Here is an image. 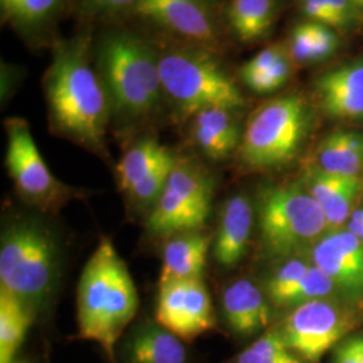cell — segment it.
Segmentation results:
<instances>
[{
    "label": "cell",
    "mask_w": 363,
    "mask_h": 363,
    "mask_svg": "<svg viewBox=\"0 0 363 363\" xmlns=\"http://www.w3.org/2000/svg\"><path fill=\"white\" fill-rule=\"evenodd\" d=\"M286 48L281 45H272L261 52H257L253 58H250L247 62H245L242 67L240 69V77L247 78L255 74L262 73L268 69H271L277 61H280L284 55H286Z\"/></svg>",
    "instance_id": "cell-33"
},
{
    "label": "cell",
    "mask_w": 363,
    "mask_h": 363,
    "mask_svg": "<svg viewBox=\"0 0 363 363\" xmlns=\"http://www.w3.org/2000/svg\"><path fill=\"white\" fill-rule=\"evenodd\" d=\"M193 139L205 155L222 160L230 155L241 142L240 127L233 111L208 108L194 115Z\"/></svg>",
    "instance_id": "cell-18"
},
{
    "label": "cell",
    "mask_w": 363,
    "mask_h": 363,
    "mask_svg": "<svg viewBox=\"0 0 363 363\" xmlns=\"http://www.w3.org/2000/svg\"><path fill=\"white\" fill-rule=\"evenodd\" d=\"M174 163L175 157L169 152L144 177L142 181L130 189V195L140 202H156L169 182Z\"/></svg>",
    "instance_id": "cell-30"
},
{
    "label": "cell",
    "mask_w": 363,
    "mask_h": 363,
    "mask_svg": "<svg viewBox=\"0 0 363 363\" xmlns=\"http://www.w3.org/2000/svg\"><path fill=\"white\" fill-rule=\"evenodd\" d=\"M312 21L301 22L294 27L289 39V55L298 64H312L313 30Z\"/></svg>",
    "instance_id": "cell-32"
},
{
    "label": "cell",
    "mask_w": 363,
    "mask_h": 363,
    "mask_svg": "<svg viewBox=\"0 0 363 363\" xmlns=\"http://www.w3.org/2000/svg\"><path fill=\"white\" fill-rule=\"evenodd\" d=\"M57 267L55 245L37 223L22 222L6 230L0 247V284L27 304L52 291Z\"/></svg>",
    "instance_id": "cell-7"
},
{
    "label": "cell",
    "mask_w": 363,
    "mask_h": 363,
    "mask_svg": "<svg viewBox=\"0 0 363 363\" xmlns=\"http://www.w3.org/2000/svg\"><path fill=\"white\" fill-rule=\"evenodd\" d=\"M300 4L308 21L325 26L345 28L357 19V7L351 0H300Z\"/></svg>",
    "instance_id": "cell-27"
},
{
    "label": "cell",
    "mask_w": 363,
    "mask_h": 363,
    "mask_svg": "<svg viewBox=\"0 0 363 363\" xmlns=\"http://www.w3.org/2000/svg\"><path fill=\"white\" fill-rule=\"evenodd\" d=\"M222 307L228 325L244 337L264 330L271 319V310L261 291L247 279L237 280L225 289Z\"/></svg>",
    "instance_id": "cell-17"
},
{
    "label": "cell",
    "mask_w": 363,
    "mask_h": 363,
    "mask_svg": "<svg viewBox=\"0 0 363 363\" xmlns=\"http://www.w3.org/2000/svg\"><path fill=\"white\" fill-rule=\"evenodd\" d=\"M349 228V232L357 235V237H361L363 234V208H358L355 210L352 214H351V220L347 225Z\"/></svg>",
    "instance_id": "cell-37"
},
{
    "label": "cell",
    "mask_w": 363,
    "mask_h": 363,
    "mask_svg": "<svg viewBox=\"0 0 363 363\" xmlns=\"http://www.w3.org/2000/svg\"><path fill=\"white\" fill-rule=\"evenodd\" d=\"M308 193L325 214L328 232H335L350 217L351 208L362 187L358 177H347L312 169L308 172Z\"/></svg>",
    "instance_id": "cell-15"
},
{
    "label": "cell",
    "mask_w": 363,
    "mask_h": 363,
    "mask_svg": "<svg viewBox=\"0 0 363 363\" xmlns=\"http://www.w3.org/2000/svg\"><path fill=\"white\" fill-rule=\"evenodd\" d=\"M253 225V208L247 196L226 201L214 244V257L222 267L237 265L247 253Z\"/></svg>",
    "instance_id": "cell-16"
},
{
    "label": "cell",
    "mask_w": 363,
    "mask_h": 363,
    "mask_svg": "<svg viewBox=\"0 0 363 363\" xmlns=\"http://www.w3.org/2000/svg\"><path fill=\"white\" fill-rule=\"evenodd\" d=\"M310 264L303 259H291L286 262L268 281V295L276 306H286V298L298 286L306 273L310 269Z\"/></svg>",
    "instance_id": "cell-29"
},
{
    "label": "cell",
    "mask_w": 363,
    "mask_h": 363,
    "mask_svg": "<svg viewBox=\"0 0 363 363\" xmlns=\"http://www.w3.org/2000/svg\"><path fill=\"white\" fill-rule=\"evenodd\" d=\"M319 169L347 177H358L363 169V133L337 130L318 148Z\"/></svg>",
    "instance_id": "cell-21"
},
{
    "label": "cell",
    "mask_w": 363,
    "mask_h": 363,
    "mask_svg": "<svg viewBox=\"0 0 363 363\" xmlns=\"http://www.w3.org/2000/svg\"><path fill=\"white\" fill-rule=\"evenodd\" d=\"M169 154V148L154 139H145L133 145L117 164V178L120 187L130 193L156 164Z\"/></svg>",
    "instance_id": "cell-24"
},
{
    "label": "cell",
    "mask_w": 363,
    "mask_h": 363,
    "mask_svg": "<svg viewBox=\"0 0 363 363\" xmlns=\"http://www.w3.org/2000/svg\"><path fill=\"white\" fill-rule=\"evenodd\" d=\"M292 74V58L289 52L274 65L259 74L244 78V84L250 91L256 93H271L286 85Z\"/></svg>",
    "instance_id": "cell-31"
},
{
    "label": "cell",
    "mask_w": 363,
    "mask_h": 363,
    "mask_svg": "<svg viewBox=\"0 0 363 363\" xmlns=\"http://www.w3.org/2000/svg\"><path fill=\"white\" fill-rule=\"evenodd\" d=\"M335 291L337 286L334 281L316 265H311L298 286L286 298V306H300L313 300H325Z\"/></svg>",
    "instance_id": "cell-28"
},
{
    "label": "cell",
    "mask_w": 363,
    "mask_h": 363,
    "mask_svg": "<svg viewBox=\"0 0 363 363\" xmlns=\"http://www.w3.org/2000/svg\"><path fill=\"white\" fill-rule=\"evenodd\" d=\"M310 125V106L298 94L261 105L247 120L240 144L241 162L253 169L286 166L298 155Z\"/></svg>",
    "instance_id": "cell-5"
},
{
    "label": "cell",
    "mask_w": 363,
    "mask_h": 363,
    "mask_svg": "<svg viewBox=\"0 0 363 363\" xmlns=\"http://www.w3.org/2000/svg\"><path fill=\"white\" fill-rule=\"evenodd\" d=\"M358 238H359V240H361V242H362V244H363V234H362V235H361V237H358Z\"/></svg>",
    "instance_id": "cell-39"
},
{
    "label": "cell",
    "mask_w": 363,
    "mask_h": 363,
    "mask_svg": "<svg viewBox=\"0 0 363 363\" xmlns=\"http://www.w3.org/2000/svg\"><path fill=\"white\" fill-rule=\"evenodd\" d=\"M155 318L157 325L182 340H193L211 330L214 313L202 279L159 284Z\"/></svg>",
    "instance_id": "cell-10"
},
{
    "label": "cell",
    "mask_w": 363,
    "mask_h": 363,
    "mask_svg": "<svg viewBox=\"0 0 363 363\" xmlns=\"http://www.w3.org/2000/svg\"><path fill=\"white\" fill-rule=\"evenodd\" d=\"M313 26V50H312V64L330 58L337 52L339 38L333 31V27L322 23L312 22Z\"/></svg>",
    "instance_id": "cell-34"
},
{
    "label": "cell",
    "mask_w": 363,
    "mask_h": 363,
    "mask_svg": "<svg viewBox=\"0 0 363 363\" xmlns=\"http://www.w3.org/2000/svg\"><path fill=\"white\" fill-rule=\"evenodd\" d=\"M139 0H82V10L89 15L115 13L136 6Z\"/></svg>",
    "instance_id": "cell-35"
},
{
    "label": "cell",
    "mask_w": 363,
    "mask_h": 363,
    "mask_svg": "<svg viewBox=\"0 0 363 363\" xmlns=\"http://www.w3.org/2000/svg\"><path fill=\"white\" fill-rule=\"evenodd\" d=\"M213 187L205 169L189 159H175L169 182L147 220L148 230L174 235L202 229L211 211Z\"/></svg>",
    "instance_id": "cell-8"
},
{
    "label": "cell",
    "mask_w": 363,
    "mask_h": 363,
    "mask_svg": "<svg viewBox=\"0 0 363 363\" xmlns=\"http://www.w3.org/2000/svg\"><path fill=\"white\" fill-rule=\"evenodd\" d=\"M133 11L208 52L218 45L214 19L202 0H139Z\"/></svg>",
    "instance_id": "cell-12"
},
{
    "label": "cell",
    "mask_w": 363,
    "mask_h": 363,
    "mask_svg": "<svg viewBox=\"0 0 363 363\" xmlns=\"http://www.w3.org/2000/svg\"><path fill=\"white\" fill-rule=\"evenodd\" d=\"M335 363H359L358 352L355 350L351 340L337 347L335 352Z\"/></svg>",
    "instance_id": "cell-36"
},
{
    "label": "cell",
    "mask_w": 363,
    "mask_h": 363,
    "mask_svg": "<svg viewBox=\"0 0 363 363\" xmlns=\"http://www.w3.org/2000/svg\"><path fill=\"white\" fill-rule=\"evenodd\" d=\"M320 108L333 118L363 117V61L323 73L315 82Z\"/></svg>",
    "instance_id": "cell-14"
},
{
    "label": "cell",
    "mask_w": 363,
    "mask_h": 363,
    "mask_svg": "<svg viewBox=\"0 0 363 363\" xmlns=\"http://www.w3.org/2000/svg\"><path fill=\"white\" fill-rule=\"evenodd\" d=\"M96 52L109 101L121 115L148 116L164 93L155 49L136 34L115 30L100 39Z\"/></svg>",
    "instance_id": "cell-3"
},
{
    "label": "cell",
    "mask_w": 363,
    "mask_h": 363,
    "mask_svg": "<svg viewBox=\"0 0 363 363\" xmlns=\"http://www.w3.org/2000/svg\"><path fill=\"white\" fill-rule=\"evenodd\" d=\"M139 307L130 272L108 238H101L81 274L77 294L79 337L93 340L113 361L117 340Z\"/></svg>",
    "instance_id": "cell-2"
},
{
    "label": "cell",
    "mask_w": 363,
    "mask_h": 363,
    "mask_svg": "<svg viewBox=\"0 0 363 363\" xmlns=\"http://www.w3.org/2000/svg\"><path fill=\"white\" fill-rule=\"evenodd\" d=\"M6 132V166L16 189L33 202L50 203L60 193V184L40 155L28 124L22 118H10Z\"/></svg>",
    "instance_id": "cell-11"
},
{
    "label": "cell",
    "mask_w": 363,
    "mask_h": 363,
    "mask_svg": "<svg viewBox=\"0 0 363 363\" xmlns=\"http://www.w3.org/2000/svg\"><path fill=\"white\" fill-rule=\"evenodd\" d=\"M33 315L28 304L4 288H0V363H11L21 349Z\"/></svg>",
    "instance_id": "cell-22"
},
{
    "label": "cell",
    "mask_w": 363,
    "mask_h": 363,
    "mask_svg": "<svg viewBox=\"0 0 363 363\" xmlns=\"http://www.w3.org/2000/svg\"><path fill=\"white\" fill-rule=\"evenodd\" d=\"M313 265L352 298L363 296V244L350 232H330L312 247Z\"/></svg>",
    "instance_id": "cell-13"
},
{
    "label": "cell",
    "mask_w": 363,
    "mask_h": 363,
    "mask_svg": "<svg viewBox=\"0 0 363 363\" xmlns=\"http://www.w3.org/2000/svg\"><path fill=\"white\" fill-rule=\"evenodd\" d=\"M259 228L265 250L274 257L294 256L328 233L322 208L298 183L261 193Z\"/></svg>",
    "instance_id": "cell-6"
},
{
    "label": "cell",
    "mask_w": 363,
    "mask_h": 363,
    "mask_svg": "<svg viewBox=\"0 0 363 363\" xmlns=\"http://www.w3.org/2000/svg\"><path fill=\"white\" fill-rule=\"evenodd\" d=\"M355 7H363V0H351Z\"/></svg>",
    "instance_id": "cell-38"
},
{
    "label": "cell",
    "mask_w": 363,
    "mask_h": 363,
    "mask_svg": "<svg viewBox=\"0 0 363 363\" xmlns=\"http://www.w3.org/2000/svg\"><path fill=\"white\" fill-rule=\"evenodd\" d=\"M210 238L205 234L184 233L169 240L163 250L159 284L201 279L208 259Z\"/></svg>",
    "instance_id": "cell-19"
},
{
    "label": "cell",
    "mask_w": 363,
    "mask_h": 363,
    "mask_svg": "<svg viewBox=\"0 0 363 363\" xmlns=\"http://www.w3.org/2000/svg\"><path fill=\"white\" fill-rule=\"evenodd\" d=\"M62 0H0L6 19L21 28L38 27L46 22Z\"/></svg>",
    "instance_id": "cell-26"
},
{
    "label": "cell",
    "mask_w": 363,
    "mask_h": 363,
    "mask_svg": "<svg viewBox=\"0 0 363 363\" xmlns=\"http://www.w3.org/2000/svg\"><path fill=\"white\" fill-rule=\"evenodd\" d=\"M350 311L325 300L298 306L280 331L288 347L303 361L316 363L354 327Z\"/></svg>",
    "instance_id": "cell-9"
},
{
    "label": "cell",
    "mask_w": 363,
    "mask_h": 363,
    "mask_svg": "<svg viewBox=\"0 0 363 363\" xmlns=\"http://www.w3.org/2000/svg\"><path fill=\"white\" fill-rule=\"evenodd\" d=\"M127 357L130 363H184L187 354L177 335L162 325H147L130 337Z\"/></svg>",
    "instance_id": "cell-20"
},
{
    "label": "cell",
    "mask_w": 363,
    "mask_h": 363,
    "mask_svg": "<svg viewBox=\"0 0 363 363\" xmlns=\"http://www.w3.org/2000/svg\"><path fill=\"white\" fill-rule=\"evenodd\" d=\"M43 85L50 121L58 133L91 150H103L109 99L91 64L88 34L58 40Z\"/></svg>",
    "instance_id": "cell-1"
},
{
    "label": "cell",
    "mask_w": 363,
    "mask_h": 363,
    "mask_svg": "<svg viewBox=\"0 0 363 363\" xmlns=\"http://www.w3.org/2000/svg\"><path fill=\"white\" fill-rule=\"evenodd\" d=\"M159 54V70L164 94L189 116L208 108L237 111L244 96L211 52L199 46L171 48Z\"/></svg>",
    "instance_id": "cell-4"
},
{
    "label": "cell",
    "mask_w": 363,
    "mask_h": 363,
    "mask_svg": "<svg viewBox=\"0 0 363 363\" xmlns=\"http://www.w3.org/2000/svg\"><path fill=\"white\" fill-rule=\"evenodd\" d=\"M234 363H304L286 345L280 330H273L240 352Z\"/></svg>",
    "instance_id": "cell-25"
},
{
    "label": "cell",
    "mask_w": 363,
    "mask_h": 363,
    "mask_svg": "<svg viewBox=\"0 0 363 363\" xmlns=\"http://www.w3.org/2000/svg\"><path fill=\"white\" fill-rule=\"evenodd\" d=\"M276 18V0H232L228 21L234 35L244 43L265 37Z\"/></svg>",
    "instance_id": "cell-23"
}]
</instances>
